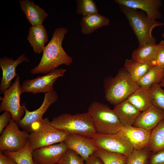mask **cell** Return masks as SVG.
<instances>
[{
  "label": "cell",
  "instance_id": "obj_1",
  "mask_svg": "<svg viewBox=\"0 0 164 164\" xmlns=\"http://www.w3.org/2000/svg\"><path fill=\"white\" fill-rule=\"evenodd\" d=\"M67 32V29L64 27L55 29L51 39L43 50L39 63L31 70V73L45 74L60 66L69 65L73 62L72 58L68 55L62 46L63 41Z\"/></svg>",
  "mask_w": 164,
  "mask_h": 164
},
{
  "label": "cell",
  "instance_id": "obj_2",
  "mask_svg": "<svg viewBox=\"0 0 164 164\" xmlns=\"http://www.w3.org/2000/svg\"><path fill=\"white\" fill-rule=\"evenodd\" d=\"M120 9L127 18L137 39L138 47L156 44V39L152 32L156 27L164 26V23L149 19L143 11L122 5Z\"/></svg>",
  "mask_w": 164,
  "mask_h": 164
},
{
  "label": "cell",
  "instance_id": "obj_3",
  "mask_svg": "<svg viewBox=\"0 0 164 164\" xmlns=\"http://www.w3.org/2000/svg\"><path fill=\"white\" fill-rule=\"evenodd\" d=\"M103 83L105 99L114 106L126 100L140 87L124 67L119 70L114 77L106 78Z\"/></svg>",
  "mask_w": 164,
  "mask_h": 164
},
{
  "label": "cell",
  "instance_id": "obj_4",
  "mask_svg": "<svg viewBox=\"0 0 164 164\" xmlns=\"http://www.w3.org/2000/svg\"><path fill=\"white\" fill-rule=\"evenodd\" d=\"M51 125L68 134H76L91 138L96 132L92 119L88 112L72 115L63 114L54 118Z\"/></svg>",
  "mask_w": 164,
  "mask_h": 164
},
{
  "label": "cell",
  "instance_id": "obj_5",
  "mask_svg": "<svg viewBox=\"0 0 164 164\" xmlns=\"http://www.w3.org/2000/svg\"><path fill=\"white\" fill-rule=\"evenodd\" d=\"M87 112L97 133L114 134L120 131L123 127L113 109L106 104L93 101L90 104Z\"/></svg>",
  "mask_w": 164,
  "mask_h": 164
},
{
  "label": "cell",
  "instance_id": "obj_6",
  "mask_svg": "<svg viewBox=\"0 0 164 164\" xmlns=\"http://www.w3.org/2000/svg\"><path fill=\"white\" fill-rule=\"evenodd\" d=\"M69 134L52 126L49 118H42L33 124L29 141L32 151L63 142Z\"/></svg>",
  "mask_w": 164,
  "mask_h": 164
},
{
  "label": "cell",
  "instance_id": "obj_7",
  "mask_svg": "<svg viewBox=\"0 0 164 164\" xmlns=\"http://www.w3.org/2000/svg\"><path fill=\"white\" fill-rule=\"evenodd\" d=\"M92 138L98 148L108 152L122 154L127 157L134 149L121 131L114 134L96 133Z\"/></svg>",
  "mask_w": 164,
  "mask_h": 164
},
{
  "label": "cell",
  "instance_id": "obj_8",
  "mask_svg": "<svg viewBox=\"0 0 164 164\" xmlns=\"http://www.w3.org/2000/svg\"><path fill=\"white\" fill-rule=\"evenodd\" d=\"M29 134L21 131L17 122L12 118L0 137V151L15 152L23 148L29 140Z\"/></svg>",
  "mask_w": 164,
  "mask_h": 164
},
{
  "label": "cell",
  "instance_id": "obj_9",
  "mask_svg": "<svg viewBox=\"0 0 164 164\" xmlns=\"http://www.w3.org/2000/svg\"><path fill=\"white\" fill-rule=\"evenodd\" d=\"M22 93L20 82L17 76L10 87L4 91L0 105V111H8L12 114V119L18 122L25 114L24 104H20V96Z\"/></svg>",
  "mask_w": 164,
  "mask_h": 164
},
{
  "label": "cell",
  "instance_id": "obj_10",
  "mask_svg": "<svg viewBox=\"0 0 164 164\" xmlns=\"http://www.w3.org/2000/svg\"><path fill=\"white\" fill-rule=\"evenodd\" d=\"M66 72L63 69H56L45 75L32 79L24 80L21 85L22 93H32L33 95L46 93L54 90L53 86L58 78Z\"/></svg>",
  "mask_w": 164,
  "mask_h": 164
},
{
  "label": "cell",
  "instance_id": "obj_11",
  "mask_svg": "<svg viewBox=\"0 0 164 164\" xmlns=\"http://www.w3.org/2000/svg\"><path fill=\"white\" fill-rule=\"evenodd\" d=\"M58 97L57 94L54 90L45 93L41 106L38 109L33 111H29L24 104L25 114L17 122L19 127L28 133L31 132L33 125L43 118V114L51 105L57 101Z\"/></svg>",
  "mask_w": 164,
  "mask_h": 164
},
{
  "label": "cell",
  "instance_id": "obj_12",
  "mask_svg": "<svg viewBox=\"0 0 164 164\" xmlns=\"http://www.w3.org/2000/svg\"><path fill=\"white\" fill-rule=\"evenodd\" d=\"M69 149L63 142L42 147L32 151L34 162L39 164H56Z\"/></svg>",
  "mask_w": 164,
  "mask_h": 164
},
{
  "label": "cell",
  "instance_id": "obj_13",
  "mask_svg": "<svg viewBox=\"0 0 164 164\" xmlns=\"http://www.w3.org/2000/svg\"><path fill=\"white\" fill-rule=\"evenodd\" d=\"M85 161L98 148L92 138L76 134H69L63 142Z\"/></svg>",
  "mask_w": 164,
  "mask_h": 164
},
{
  "label": "cell",
  "instance_id": "obj_14",
  "mask_svg": "<svg viewBox=\"0 0 164 164\" xmlns=\"http://www.w3.org/2000/svg\"><path fill=\"white\" fill-rule=\"evenodd\" d=\"M26 52L24 53L15 60L7 56L0 58V67L2 71V76L0 84L1 94H3L5 90L10 87L12 80L18 75L16 72V68L17 66L23 62H30L26 56Z\"/></svg>",
  "mask_w": 164,
  "mask_h": 164
},
{
  "label": "cell",
  "instance_id": "obj_15",
  "mask_svg": "<svg viewBox=\"0 0 164 164\" xmlns=\"http://www.w3.org/2000/svg\"><path fill=\"white\" fill-rule=\"evenodd\" d=\"M119 5L141 9L150 19L154 20L161 19L160 9L162 5L161 0H115Z\"/></svg>",
  "mask_w": 164,
  "mask_h": 164
},
{
  "label": "cell",
  "instance_id": "obj_16",
  "mask_svg": "<svg viewBox=\"0 0 164 164\" xmlns=\"http://www.w3.org/2000/svg\"><path fill=\"white\" fill-rule=\"evenodd\" d=\"M133 149L140 150L148 147L151 131L134 127H123L121 130Z\"/></svg>",
  "mask_w": 164,
  "mask_h": 164
},
{
  "label": "cell",
  "instance_id": "obj_17",
  "mask_svg": "<svg viewBox=\"0 0 164 164\" xmlns=\"http://www.w3.org/2000/svg\"><path fill=\"white\" fill-rule=\"evenodd\" d=\"M164 119V111L152 105L141 112L132 126L151 131Z\"/></svg>",
  "mask_w": 164,
  "mask_h": 164
},
{
  "label": "cell",
  "instance_id": "obj_18",
  "mask_svg": "<svg viewBox=\"0 0 164 164\" xmlns=\"http://www.w3.org/2000/svg\"><path fill=\"white\" fill-rule=\"evenodd\" d=\"M20 7L32 26L43 25L48 14L44 9L29 0L19 1Z\"/></svg>",
  "mask_w": 164,
  "mask_h": 164
},
{
  "label": "cell",
  "instance_id": "obj_19",
  "mask_svg": "<svg viewBox=\"0 0 164 164\" xmlns=\"http://www.w3.org/2000/svg\"><path fill=\"white\" fill-rule=\"evenodd\" d=\"M113 110L124 127L132 126L141 112L127 100L115 105Z\"/></svg>",
  "mask_w": 164,
  "mask_h": 164
},
{
  "label": "cell",
  "instance_id": "obj_20",
  "mask_svg": "<svg viewBox=\"0 0 164 164\" xmlns=\"http://www.w3.org/2000/svg\"><path fill=\"white\" fill-rule=\"evenodd\" d=\"M27 38L34 52L40 53L43 51L48 40L47 31L43 25L30 26Z\"/></svg>",
  "mask_w": 164,
  "mask_h": 164
},
{
  "label": "cell",
  "instance_id": "obj_21",
  "mask_svg": "<svg viewBox=\"0 0 164 164\" xmlns=\"http://www.w3.org/2000/svg\"><path fill=\"white\" fill-rule=\"evenodd\" d=\"M108 19L98 13L83 16L80 22L82 33L89 35L96 30L109 24Z\"/></svg>",
  "mask_w": 164,
  "mask_h": 164
},
{
  "label": "cell",
  "instance_id": "obj_22",
  "mask_svg": "<svg viewBox=\"0 0 164 164\" xmlns=\"http://www.w3.org/2000/svg\"><path fill=\"white\" fill-rule=\"evenodd\" d=\"M157 44H151L138 47L132 54V58L140 63L151 66L156 65Z\"/></svg>",
  "mask_w": 164,
  "mask_h": 164
},
{
  "label": "cell",
  "instance_id": "obj_23",
  "mask_svg": "<svg viewBox=\"0 0 164 164\" xmlns=\"http://www.w3.org/2000/svg\"><path fill=\"white\" fill-rule=\"evenodd\" d=\"M126 100L141 112L152 105L149 89L141 87Z\"/></svg>",
  "mask_w": 164,
  "mask_h": 164
},
{
  "label": "cell",
  "instance_id": "obj_24",
  "mask_svg": "<svg viewBox=\"0 0 164 164\" xmlns=\"http://www.w3.org/2000/svg\"><path fill=\"white\" fill-rule=\"evenodd\" d=\"M164 78V69L157 65L152 66L137 82L141 87L149 89L150 86L159 84Z\"/></svg>",
  "mask_w": 164,
  "mask_h": 164
},
{
  "label": "cell",
  "instance_id": "obj_25",
  "mask_svg": "<svg viewBox=\"0 0 164 164\" xmlns=\"http://www.w3.org/2000/svg\"><path fill=\"white\" fill-rule=\"evenodd\" d=\"M148 147L152 153L164 149V119L151 130Z\"/></svg>",
  "mask_w": 164,
  "mask_h": 164
},
{
  "label": "cell",
  "instance_id": "obj_26",
  "mask_svg": "<svg viewBox=\"0 0 164 164\" xmlns=\"http://www.w3.org/2000/svg\"><path fill=\"white\" fill-rule=\"evenodd\" d=\"M152 66L137 62L132 58L126 59L124 67L132 79L137 83Z\"/></svg>",
  "mask_w": 164,
  "mask_h": 164
},
{
  "label": "cell",
  "instance_id": "obj_27",
  "mask_svg": "<svg viewBox=\"0 0 164 164\" xmlns=\"http://www.w3.org/2000/svg\"><path fill=\"white\" fill-rule=\"evenodd\" d=\"M32 151L28 140L25 146L19 151L15 152L4 151L2 152L13 159L17 164H34Z\"/></svg>",
  "mask_w": 164,
  "mask_h": 164
},
{
  "label": "cell",
  "instance_id": "obj_28",
  "mask_svg": "<svg viewBox=\"0 0 164 164\" xmlns=\"http://www.w3.org/2000/svg\"><path fill=\"white\" fill-rule=\"evenodd\" d=\"M104 164H126L127 157L118 153L108 152L97 148L94 153Z\"/></svg>",
  "mask_w": 164,
  "mask_h": 164
},
{
  "label": "cell",
  "instance_id": "obj_29",
  "mask_svg": "<svg viewBox=\"0 0 164 164\" xmlns=\"http://www.w3.org/2000/svg\"><path fill=\"white\" fill-rule=\"evenodd\" d=\"M152 153L148 147L140 150L134 149L127 157L126 164H146Z\"/></svg>",
  "mask_w": 164,
  "mask_h": 164
},
{
  "label": "cell",
  "instance_id": "obj_30",
  "mask_svg": "<svg viewBox=\"0 0 164 164\" xmlns=\"http://www.w3.org/2000/svg\"><path fill=\"white\" fill-rule=\"evenodd\" d=\"M149 90L152 105L164 111V90L159 84H155Z\"/></svg>",
  "mask_w": 164,
  "mask_h": 164
},
{
  "label": "cell",
  "instance_id": "obj_31",
  "mask_svg": "<svg viewBox=\"0 0 164 164\" xmlns=\"http://www.w3.org/2000/svg\"><path fill=\"white\" fill-rule=\"evenodd\" d=\"M76 12L83 16L97 13L98 10L95 2L93 0H77Z\"/></svg>",
  "mask_w": 164,
  "mask_h": 164
},
{
  "label": "cell",
  "instance_id": "obj_32",
  "mask_svg": "<svg viewBox=\"0 0 164 164\" xmlns=\"http://www.w3.org/2000/svg\"><path fill=\"white\" fill-rule=\"evenodd\" d=\"M85 161L78 154L69 149L58 162V164H85Z\"/></svg>",
  "mask_w": 164,
  "mask_h": 164
},
{
  "label": "cell",
  "instance_id": "obj_33",
  "mask_svg": "<svg viewBox=\"0 0 164 164\" xmlns=\"http://www.w3.org/2000/svg\"><path fill=\"white\" fill-rule=\"evenodd\" d=\"M156 64L164 69V40H161L157 44Z\"/></svg>",
  "mask_w": 164,
  "mask_h": 164
},
{
  "label": "cell",
  "instance_id": "obj_34",
  "mask_svg": "<svg viewBox=\"0 0 164 164\" xmlns=\"http://www.w3.org/2000/svg\"><path fill=\"white\" fill-rule=\"evenodd\" d=\"M146 164H164V149L152 153Z\"/></svg>",
  "mask_w": 164,
  "mask_h": 164
},
{
  "label": "cell",
  "instance_id": "obj_35",
  "mask_svg": "<svg viewBox=\"0 0 164 164\" xmlns=\"http://www.w3.org/2000/svg\"><path fill=\"white\" fill-rule=\"evenodd\" d=\"M12 118V114L8 111H4L0 115V134L2 133Z\"/></svg>",
  "mask_w": 164,
  "mask_h": 164
},
{
  "label": "cell",
  "instance_id": "obj_36",
  "mask_svg": "<svg viewBox=\"0 0 164 164\" xmlns=\"http://www.w3.org/2000/svg\"><path fill=\"white\" fill-rule=\"evenodd\" d=\"M0 164H17L12 158L0 151Z\"/></svg>",
  "mask_w": 164,
  "mask_h": 164
},
{
  "label": "cell",
  "instance_id": "obj_37",
  "mask_svg": "<svg viewBox=\"0 0 164 164\" xmlns=\"http://www.w3.org/2000/svg\"><path fill=\"white\" fill-rule=\"evenodd\" d=\"M85 164H104L101 160L94 153L85 161Z\"/></svg>",
  "mask_w": 164,
  "mask_h": 164
},
{
  "label": "cell",
  "instance_id": "obj_38",
  "mask_svg": "<svg viewBox=\"0 0 164 164\" xmlns=\"http://www.w3.org/2000/svg\"><path fill=\"white\" fill-rule=\"evenodd\" d=\"M159 84L162 87H164V78L161 82Z\"/></svg>",
  "mask_w": 164,
  "mask_h": 164
},
{
  "label": "cell",
  "instance_id": "obj_39",
  "mask_svg": "<svg viewBox=\"0 0 164 164\" xmlns=\"http://www.w3.org/2000/svg\"><path fill=\"white\" fill-rule=\"evenodd\" d=\"M162 37L164 39V32L162 33Z\"/></svg>",
  "mask_w": 164,
  "mask_h": 164
},
{
  "label": "cell",
  "instance_id": "obj_40",
  "mask_svg": "<svg viewBox=\"0 0 164 164\" xmlns=\"http://www.w3.org/2000/svg\"><path fill=\"white\" fill-rule=\"evenodd\" d=\"M34 164H38V163H37L34 162Z\"/></svg>",
  "mask_w": 164,
  "mask_h": 164
}]
</instances>
